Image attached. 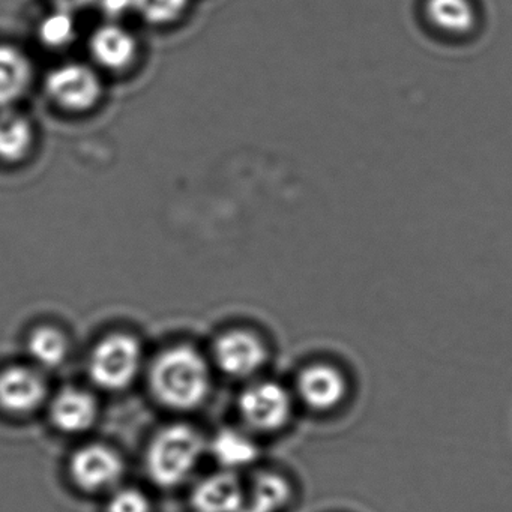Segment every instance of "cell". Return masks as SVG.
Wrapping results in <instances>:
<instances>
[{
    "label": "cell",
    "instance_id": "277c9868",
    "mask_svg": "<svg viewBox=\"0 0 512 512\" xmlns=\"http://www.w3.org/2000/svg\"><path fill=\"white\" fill-rule=\"evenodd\" d=\"M100 74L86 64L68 62L50 71L46 92L62 110L73 113L89 112L103 97Z\"/></svg>",
    "mask_w": 512,
    "mask_h": 512
},
{
    "label": "cell",
    "instance_id": "52a82bcc",
    "mask_svg": "<svg viewBox=\"0 0 512 512\" xmlns=\"http://www.w3.org/2000/svg\"><path fill=\"white\" fill-rule=\"evenodd\" d=\"M422 17L428 31L443 43H469L481 26L473 0H425Z\"/></svg>",
    "mask_w": 512,
    "mask_h": 512
},
{
    "label": "cell",
    "instance_id": "5b68a950",
    "mask_svg": "<svg viewBox=\"0 0 512 512\" xmlns=\"http://www.w3.org/2000/svg\"><path fill=\"white\" fill-rule=\"evenodd\" d=\"M238 409L245 425L260 433H272L286 427L292 418L293 401L284 386L265 380L242 392Z\"/></svg>",
    "mask_w": 512,
    "mask_h": 512
},
{
    "label": "cell",
    "instance_id": "2e32d148",
    "mask_svg": "<svg viewBox=\"0 0 512 512\" xmlns=\"http://www.w3.org/2000/svg\"><path fill=\"white\" fill-rule=\"evenodd\" d=\"M26 350L38 370H56L67 361L70 344L61 329L40 326L29 335Z\"/></svg>",
    "mask_w": 512,
    "mask_h": 512
},
{
    "label": "cell",
    "instance_id": "7402d4cb",
    "mask_svg": "<svg viewBox=\"0 0 512 512\" xmlns=\"http://www.w3.org/2000/svg\"><path fill=\"white\" fill-rule=\"evenodd\" d=\"M101 13L116 23L128 14L136 13V0H97Z\"/></svg>",
    "mask_w": 512,
    "mask_h": 512
},
{
    "label": "cell",
    "instance_id": "9c48e42d",
    "mask_svg": "<svg viewBox=\"0 0 512 512\" xmlns=\"http://www.w3.org/2000/svg\"><path fill=\"white\" fill-rule=\"evenodd\" d=\"M214 359L227 376L245 379L262 370L268 359V349L254 332L232 329L215 341Z\"/></svg>",
    "mask_w": 512,
    "mask_h": 512
},
{
    "label": "cell",
    "instance_id": "ba28073f",
    "mask_svg": "<svg viewBox=\"0 0 512 512\" xmlns=\"http://www.w3.org/2000/svg\"><path fill=\"white\" fill-rule=\"evenodd\" d=\"M47 383L34 365H7L0 368V412L28 416L37 412L47 398Z\"/></svg>",
    "mask_w": 512,
    "mask_h": 512
},
{
    "label": "cell",
    "instance_id": "ac0fdd59",
    "mask_svg": "<svg viewBox=\"0 0 512 512\" xmlns=\"http://www.w3.org/2000/svg\"><path fill=\"white\" fill-rule=\"evenodd\" d=\"M292 497L289 482L277 473H262L254 479L250 497L241 512H281Z\"/></svg>",
    "mask_w": 512,
    "mask_h": 512
},
{
    "label": "cell",
    "instance_id": "6da1fadb",
    "mask_svg": "<svg viewBox=\"0 0 512 512\" xmlns=\"http://www.w3.org/2000/svg\"><path fill=\"white\" fill-rule=\"evenodd\" d=\"M152 394L167 409L188 412L202 406L211 391V368L202 353L175 346L155 358L149 373Z\"/></svg>",
    "mask_w": 512,
    "mask_h": 512
},
{
    "label": "cell",
    "instance_id": "4fadbf2b",
    "mask_svg": "<svg viewBox=\"0 0 512 512\" xmlns=\"http://www.w3.org/2000/svg\"><path fill=\"white\" fill-rule=\"evenodd\" d=\"M49 416L53 427L62 433H85L97 421L98 403L86 389L68 386L53 397Z\"/></svg>",
    "mask_w": 512,
    "mask_h": 512
},
{
    "label": "cell",
    "instance_id": "44dd1931",
    "mask_svg": "<svg viewBox=\"0 0 512 512\" xmlns=\"http://www.w3.org/2000/svg\"><path fill=\"white\" fill-rule=\"evenodd\" d=\"M106 512H152L151 500L139 488H115Z\"/></svg>",
    "mask_w": 512,
    "mask_h": 512
},
{
    "label": "cell",
    "instance_id": "8992f818",
    "mask_svg": "<svg viewBox=\"0 0 512 512\" xmlns=\"http://www.w3.org/2000/svg\"><path fill=\"white\" fill-rule=\"evenodd\" d=\"M125 473L118 451L101 443L83 446L70 460V475L80 490L88 493L115 490Z\"/></svg>",
    "mask_w": 512,
    "mask_h": 512
},
{
    "label": "cell",
    "instance_id": "e0dca14e",
    "mask_svg": "<svg viewBox=\"0 0 512 512\" xmlns=\"http://www.w3.org/2000/svg\"><path fill=\"white\" fill-rule=\"evenodd\" d=\"M211 452L224 470L250 466L259 454L256 443L247 434L235 428H223L211 440Z\"/></svg>",
    "mask_w": 512,
    "mask_h": 512
},
{
    "label": "cell",
    "instance_id": "7a4b0ae2",
    "mask_svg": "<svg viewBox=\"0 0 512 512\" xmlns=\"http://www.w3.org/2000/svg\"><path fill=\"white\" fill-rule=\"evenodd\" d=\"M206 443L202 434L187 424H172L155 434L146 452L149 478L163 488L184 484L199 466Z\"/></svg>",
    "mask_w": 512,
    "mask_h": 512
},
{
    "label": "cell",
    "instance_id": "9a60e30c",
    "mask_svg": "<svg viewBox=\"0 0 512 512\" xmlns=\"http://www.w3.org/2000/svg\"><path fill=\"white\" fill-rule=\"evenodd\" d=\"M34 142V127L26 116L10 110L0 115V161L19 163L25 160Z\"/></svg>",
    "mask_w": 512,
    "mask_h": 512
},
{
    "label": "cell",
    "instance_id": "ffe728a7",
    "mask_svg": "<svg viewBox=\"0 0 512 512\" xmlns=\"http://www.w3.org/2000/svg\"><path fill=\"white\" fill-rule=\"evenodd\" d=\"M190 0H136V13L155 26L172 25L187 11Z\"/></svg>",
    "mask_w": 512,
    "mask_h": 512
},
{
    "label": "cell",
    "instance_id": "d6986e66",
    "mask_svg": "<svg viewBox=\"0 0 512 512\" xmlns=\"http://www.w3.org/2000/svg\"><path fill=\"white\" fill-rule=\"evenodd\" d=\"M77 34L76 19L70 11L58 10L44 17L38 26L41 44L49 49H65L73 43Z\"/></svg>",
    "mask_w": 512,
    "mask_h": 512
},
{
    "label": "cell",
    "instance_id": "5bb4252c",
    "mask_svg": "<svg viewBox=\"0 0 512 512\" xmlns=\"http://www.w3.org/2000/svg\"><path fill=\"white\" fill-rule=\"evenodd\" d=\"M34 77L31 61L22 50L0 46V107H8L25 97Z\"/></svg>",
    "mask_w": 512,
    "mask_h": 512
},
{
    "label": "cell",
    "instance_id": "603a6c76",
    "mask_svg": "<svg viewBox=\"0 0 512 512\" xmlns=\"http://www.w3.org/2000/svg\"><path fill=\"white\" fill-rule=\"evenodd\" d=\"M50 2L58 10L70 11V13H76V11L85 10V8L97 4V0H50Z\"/></svg>",
    "mask_w": 512,
    "mask_h": 512
},
{
    "label": "cell",
    "instance_id": "8fae6325",
    "mask_svg": "<svg viewBox=\"0 0 512 512\" xmlns=\"http://www.w3.org/2000/svg\"><path fill=\"white\" fill-rule=\"evenodd\" d=\"M244 485L232 470H221L203 478L191 491V506L196 512H241Z\"/></svg>",
    "mask_w": 512,
    "mask_h": 512
},
{
    "label": "cell",
    "instance_id": "30bf717a",
    "mask_svg": "<svg viewBox=\"0 0 512 512\" xmlns=\"http://www.w3.org/2000/svg\"><path fill=\"white\" fill-rule=\"evenodd\" d=\"M298 394L310 409L317 412L335 409L346 397V377L332 365H310L299 374Z\"/></svg>",
    "mask_w": 512,
    "mask_h": 512
},
{
    "label": "cell",
    "instance_id": "7c38bea8",
    "mask_svg": "<svg viewBox=\"0 0 512 512\" xmlns=\"http://www.w3.org/2000/svg\"><path fill=\"white\" fill-rule=\"evenodd\" d=\"M92 58L107 71H124L136 62V37L119 23L110 22L95 29L89 40Z\"/></svg>",
    "mask_w": 512,
    "mask_h": 512
},
{
    "label": "cell",
    "instance_id": "3957f363",
    "mask_svg": "<svg viewBox=\"0 0 512 512\" xmlns=\"http://www.w3.org/2000/svg\"><path fill=\"white\" fill-rule=\"evenodd\" d=\"M142 362V346L137 338L118 332L107 335L92 349L88 373L98 388L110 392L122 391L139 376Z\"/></svg>",
    "mask_w": 512,
    "mask_h": 512
}]
</instances>
